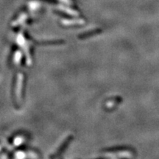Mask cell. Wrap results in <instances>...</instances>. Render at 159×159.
I'll use <instances>...</instances> for the list:
<instances>
[{"mask_svg":"<svg viewBox=\"0 0 159 159\" xmlns=\"http://www.w3.org/2000/svg\"><path fill=\"white\" fill-rule=\"evenodd\" d=\"M63 1H65V2H68V0H63Z\"/></svg>","mask_w":159,"mask_h":159,"instance_id":"6da1fadb","label":"cell"}]
</instances>
